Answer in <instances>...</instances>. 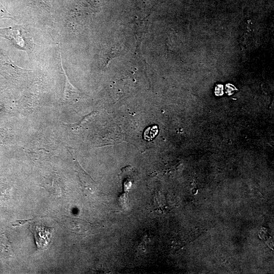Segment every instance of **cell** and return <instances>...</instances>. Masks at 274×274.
<instances>
[{"label": "cell", "instance_id": "obj_1", "mask_svg": "<svg viewBox=\"0 0 274 274\" xmlns=\"http://www.w3.org/2000/svg\"><path fill=\"white\" fill-rule=\"evenodd\" d=\"M0 36L9 40L18 49L29 55L33 49L32 38L28 29L23 25L0 28Z\"/></svg>", "mask_w": 274, "mask_h": 274}, {"label": "cell", "instance_id": "obj_2", "mask_svg": "<svg viewBox=\"0 0 274 274\" xmlns=\"http://www.w3.org/2000/svg\"><path fill=\"white\" fill-rule=\"evenodd\" d=\"M30 230L34 235L38 249L46 248L49 244L52 236L53 228L42 225L31 226Z\"/></svg>", "mask_w": 274, "mask_h": 274}, {"label": "cell", "instance_id": "obj_3", "mask_svg": "<svg viewBox=\"0 0 274 274\" xmlns=\"http://www.w3.org/2000/svg\"><path fill=\"white\" fill-rule=\"evenodd\" d=\"M60 56L62 68L65 78V85L62 97V101L63 102L70 103L74 100L78 95H79V93L78 90L70 82L63 67L61 53Z\"/></svg>", "mask_w": 274, "mask_h": 274}, {"label": "cell", "instance_id": "obj_4", "mask_svg": "<svg viewBox=\"0 0 274 274\" xmlns=\"http://www.w3.org/2000/svg\"><path fill=\"white\" fill-rule=\"evenodd\" d=\"M29 155L30 158L35 161L44 160L49 153L47 151L43 149H35L27 151Z\"/></svg>", "mask_w": 274, "mask_h": 274}, {"label": "cell", "instance_id": "obj_5", "mask_svg": "<svg viewBox=\"0 0 274 274\" xmlns=\"http://www.w3.org/2000/svg\"><path fill=\"white\" fill-rule=\"evenodd\" d=\"M158 129L156 125L147 128L144 131V137L146 140L151 141L157 134Z\"/></svg>", "mask_w": 274, "mask_h": 274}, {"label": "cell", "instance_id": "obj_6", "mask_svg": "<svg viewBox=\"0 0 274 274\" xmlns=\"http://www.w3.org/2000/svg\"><path fill=\"white\" fill-rule=\"evenodd\" d=\"M33 219H31V220H18V221H16V222L14 224H13V225L14 226H21L23 224H24L25 223H26V222H29V221H32Z\"/></svg>", "mask_w": 274, "mask_h": 274}]
</instances>
